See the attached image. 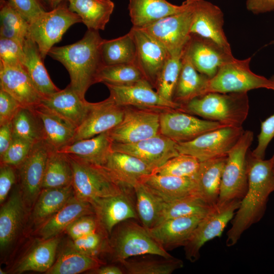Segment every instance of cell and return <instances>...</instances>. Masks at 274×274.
Wrapping results in <instances>:
<instances>
[{
    "label": "cell",
    "instance_id": "b9f144b4",
    "mask_svg": "<svg viewBox=\"0 0 274 274\" xmlns=\"http://www.w3.org/2000/svg\"><path fill=\"white\" fill-rule=\"evenodd\" d=\"M73 178L72 166L68 155L52 150L48 160L42 189L59 188L71 185Z\"/></svg>",
    "mask_w": 274,
    "mask_h": 274
},
{
    "label": "cell",
    "instance_id": "6da1fadb",
    "mask_svg": "<svg viewBox=\"0 0 274 274\" xmlns=\"http://www.w3.org/2000/svg\"><path fill=\"white\" fill-rule=\"evenodd\" d=\"M248 187L246 194L227 231L226 246L235 245L243 232L260 220L264 215L268 197L274 191L272 158L265 160L254 156L249 149L246 158Z\"/></svg>",
    "mask_w": 274,
    "mask_h": 274
},
{
    "label": "cell",
    "instance_id": "5bb4252c",
    "mask_svg": "<svg viewBox=\"0 0 274 274\" xmlns=\"http://www.w3.org/2000/svg\"><path fill=\"white\" fill-rule=\"evenodd\" d=\"M225 126L220 122L201 119L180 110H168L160 114V133L176 143L190 141Z\"/></svg>",
    "mask_w": 274,
    "mask_h": 274
},
{
    "label": "cell",
    "instance_id": "277c9868",
    "mask_svg": "<svg viewBox=\"0 0 274 274\" xmlns=\"http://www.w3.org/2000/svg\"><path fill=\"white\" fill-rule=\"evenodd\" d=\"M69 157L72 166V186L75 196L91 202L102 197L129 193L132 188L118 181L103 166Z\"/></svg>",
    "mask_w": 274,
    "mask_h": 274
},
{
    "label": "cell",
    "instance_id": "3957f363",
    "mask_svg": "<svg viewBox=\"0 0 274 274\" xmlns=\"http://www.w3.org/2000/svg\"><path fill=\"white\" fill-rule=\"evenodd\" d=\"M249 110L247 92H209L181 106V111L227 126L242 127Z\"/></svg>",
    "mask_w": 274,
    "mask_h": 274
},
{
    "label": "cell",
    "instance_id": "11a10c76",
    "mask_svg": "<svg viewBox=\"0 0 274 274\" xmlns=\"http://www.w3.org/2000/svg\"><path fill=\"white\" fill-rule=\"evenodd\" d=\"M22 107L14 97L0 88V125L12 122Z\"/></svg>",
    "mask_w": 274,
    "mask_h": 274
},
{
    "label": "cell",
    "instance_id": "e7e4bbea",
    "mask_svg": "<svg viewBox=\"0 0 274 274\" xmlns=\"http://www.w3.org/2000/svg\"><path fill=\"white\" fill-rule=\"evenodd\" d=\"M0 273L1 274H4V273H6V272L4 271H3V270H2V269L1 268L0 269Z\"/></svg>",
    "mask_w": 274,
    "mask_h": 274
},
{
    "label": "cell",
    "instance_id": "5b68a950",
    "mask_svg": "<svg viewBox=\"0 0 274 274\" xmlns=\"http://www.w3.org/2000/svg\"><path fill=\"white\" fill-rule=\"evenodd\" d=\"M254 138L249 130L244 133L227 154L217 204L242 200L247 193L248 180L246 158Z\"/></svg>",
    "mask_w": 274,
    "mask_h": 274
},
{
    "label": "cell",
    "instance_id": "680465c9",
    "mask_svg": "<svg viewBox=\"0 0 274 274\" xmlns=\"http://www.w3.org/2000/svg\"><path fill=\"white\" fill-rule=\"evenodd\" d=\"M13 139L12 122L0 125V157L8 149Z\"/></svg>",
    "mask_w": 274,
    "mask_h": 274
},
{
    "label": "cell",
    "instance_id": "83f0119b",
    "mask_svg": "<svg viewBox=\"0 0 274 274\" xmlns=\"http://www.w3.org/2000/svg\"><path fill=\"white\" fill-rule=\"evenodd\" d=\"M112 143L108 131L75 141L56 151L84 162L104 166L112 151Z\"/></svg>",
    "mask_w": 274,
    "mask_h": 274
},
{
    "label": "cell",
    "instance_id": "f35d334b",
    "mask_svg": "<svg viewBox=\"0 0 274 274\" xmlns=\"http://www.w3.org/2000/svg\"><path fill=\"white\" fill-rule=\"evenodd\" d=\"M136 195V211L143 226L151 228L158 223L163 199L141 181L133 187Z\"/></svg>",
    "mask_w": 274,
    "mask_h": 274
},
{
    "label": "cell",
    "instance_id": "bcb514c9",
    "mask_svg": "<svg viewBox=\"0 0 274 274\" xmlns=\"http://www.w3.org/2000/svg\"><path fill=\"white\" fill-rule=\"evenodd\" d=\"M146 79L135 63L104 65L99 72L96 83L127 85Z\"/></svg>",
    "mask_w": 274,
    "mask_h": 274
},
{
    "label": "cell",
    "instance_id": "4fadbf2b",
    "mask_svg": "<svg viewBox=\"0 0 274 274\" xmlns=\"http://www.w3.org/2000/svg\"><path fill=\"white\" fill-rule=\"evenodd\" d=\"M110 91V97L118 105L159 111L177 109L181 106L161 96L152 85L143 79L127 85L105 84Z\"/></svg>",
    "mask_w": 274,
    "mask_h": 274
},
{
    "label": "cell",
    "instance_id": "f5cc1de1",
    "mask_svg": "<svg viewBox=\"0 0 274 274\" xmlns=\"http://www.w3.org/2000/svg\"><path fill=\"white\" fill-rule=\"evenodd\" d=\"M102 229L98 220L94 215L83 216L73 223L65 229L72 240L77 239L87 234Z\"/></svg>",
    "mask_w": 274,
    "mask_h": 274
},
{
    "label": "cell",
    "instance_id": "94428289",
    "mask_svg": "<svg viewBox=\"0 0 274 274\" xmlns=\"http://www.w3.org/2000/svg\"><path fill=\"white\" fill-rule=\"evenodd\" d=\"M96 274H122L124 271L119 267L114 265L99 266L92 270Z\"/></svg>",
    "mask_w": 274,
    "mask_h": 274
},
{
    "label": "cell",
    "instance_id": "be15d7a7",
    "mask_svg": "<svg viewBox=\"0 0 274 274\" xmlns=\"http://www.w3.org/2000/svg\"><path fill=\"white\" fill-rule=\"evenodd\" d=\"M271 157L272 158V161H273L272 169H273V174H274V153H273V155H272V156Z\"/></svg>",
    "mask_w": 274,
    "mask_h": 274
},
{
    "label": "cell",
    "instance_id": "7402d4cb",
    "mask_svg": "<svg viewBox=\"0 0 274 274\" xmlns=\"http://www.w3.org/2000/svg\"><path fill=\"white\" fill-rule=\"evenodd\" d=\"M91 203L100 227L108 234L118 224L138 218L129 193L97 198Z\"/></svg>",
    "mask_w": 274,
    "mask_h": 274
},
{
    "label": "cell",
    "instance_id": "52a82bcc",
    "mask_svg": "<svg viewBox=\"0 0 274 274\" xmlns=\"http://www.w3.org/2000/svg\"><path fill=\"white\" fill-rule=\"evenodd\" d=\"M82 22L80 17L62 2L53 10L46 11L29 23L28 38L38 46L44 59L54 45L60 42L68 28Z\"/></svg>",
    "mask_w": 274,
    "mask_h": 274
},
{
    "label": "cell",
    "instance_id": "681fc988",
    "mask_svg": "<svg viewBox=\"0 0 274 274\" xmlns=\"http://www.w3.org/2000/svg\"><path fill=\"white\" fill-rule=\"evenodd\" d=\"M23 43L11 39L0 38V63L23 66Z\"/></svg>",
    "mask_w": 274,
    "mask_h": 274
},
{
    "label": "cell",
    "instance_id": "74e56055",
    "mask_svg": "<svg viewBox=\"0 0 274 274\" xmlns=\"http://www.w3.org/2000/svg\"><path fill=\"white\" fill-rule=\"evenodd\" d=\"M212 207L196 194L170 200H163L157 224L175 218L193 216L204 217Z\"/></svg>",
    "mask_w": 274,
    "mask_h": 274
},
{
    "label": "cell",
    "instance_id": "30bf717a",
    "mask_svg": "<svg viewBox=\"0 0 274 274\" xmlns=\"http://www.w3.org/2000/svg\"><path fill=\"white\" fill-rule=\"evenodd\" d=\"M241 200H233L213 206L200 220L184 247L185 257L191 262L197 261L200 250L205 243L220 236L228 223L232 219L239 207Z\"/></svg>",
    "mask_w": 274,
    "mask_h": 274
},
{
    "label": "cell",
    "instance_id": "7bdbcfd3",
    "mask_svg": "<svg viewBox=\"0 0 274 274\" xmlns=\"http://www.w3.org/2000/svg\"><path fill=\"white\" fill-rule=\"evenodd\" d=\"M0 38L24 43L28 37L29 23L14 8L9 0H1Z\"/></svg>",
    "mask_w": 274,
    "mask_h": 274
},
{
    "label": "cell",
    "instance_id": "9a60e30c",
    "mask_svg": "<svg viewBox=\"0 0 274 274\" xmlns=\"http://www.w3.org/2000/svg\"><path fill=\"white\" fill-rule=\"evenodd\" d=\"M53 149L45 141L34 144L19 169V188L26 205L36 202L41 190L49 156Z\"/></svg>",
    "mask_w": 274,
    "mask_h": 274
},
{
    "label": "cell",
    "instance_id": "d4e9b609",
    "mask_svg": "<svg viewBox=\"0 0 274 274\" xmlns=\"http://www.w3.org/2000/svg\"><path fill=\"white\" fill-rule=\"evenodd\" d=\"M26 204L19 187L13 191L0 210V248L8 249L14 242L22 226Z\"/></svg>",
    "mask_w": 274,
    "mask_h": 274
},
{
    "label": "cell",
    "instance_id": "60d3db41",
    "mask_svg": "<svg viewBox=\"0 0 274 274\" xmlns=\"http://www.w3.org/2000/svg\"><path fill=\"white\" fill-rule=\"evenodd\" d=\"M101 52L105 65L135 63L136 46L130 31L116 39H104Z\"/></svg>",
    "mask_w": 274,
    "mask_h": 274
},
{
    "label": "cell",
    "instance_id": "6f0895ef",
    "mask_svg": "<svg viewBox=\"0 0 274 274\" xmlns=\"http://www.w3.org/2000/svg\"><path fill=\"white\" fill-rule=\"evenodd\" d=\"M16 167L4 163L0 167V202L3 203L7 198L16 180Z\"/></svg>",
    "mask_w": 274,
    "mask_h": 274
},
{
    "label": "cell",
    "instance_id": "e575fe53",
    "mask_svg": "<svg viewBox=\"0 0 274 274\" xmlns=\"http://www.w3.org/2000/svg\"><path fill=\"white\" fill-rule=\"evenodd\" d=\"M69 9L76 13L88 29L104 30L115 5L111 0H68Z\"/></svg>",
    "mask_w": 274,
    "mask_h": 274
},
{
    "label": "cell",
    "instance_id": "db71d44e",
    "mask_svg": "<svg viewBox=\"0 0 274 274\" xmlns=\"http://www.w3.org/2000/svg\"><path fill=\"white\" fill-rule=\"evenodd\" d=\"M274 80V76L271 77ZM274 138V114L261 123V129L257 136L258 144L252 152V154L259 158L264 159L265 151Z\"/></svg>",
    "mask_w": 274,
    "mask_h": 274
},
{
    "label": "cell",
    "instance_id": "836d02e7",
    "mask_svg": "<svg viewBox=\"0 0 274 274\" xmlns=\"http://www.w3.org/2000/svg\"><path fill=\"white\" fill-rule=\"evenodd\" d=\"M23 50L22 66L43 97L59 91L49 77L36 43L28 37L23 43Z\"/></svg>",
    "mask_w": 274,
    "mask_h": 274
},
{
    "label": "cell",
    "instance_id": "ab89813d",
    "mask_svg": "<svg viewBox=\"0 0 274 274\" xmlns=\"http://www.w3.org/2000/svg\"><path fill=\"white\" fill-rule=\"evenodd\" d=\"M96 256L72 248L64 251L46 272L48 274H77L94 269L101 265Z\"/></svg>",
    "mask_w": 274,
    "mask_h": 274
},
{
    "label": "cell",
    "instance_id": "f1b7e54d",
    "mask_svg": "<svg viewBox=\"0 0 274 274\" xmlns=\"http://www.w3.org/2000/svg\"><path fill=\"white\" fill-rule=\"evenodd\" d=\"M227 155L200 162L195 180L197 195L211 207L217 204Z\"/></svg>",
    "mask_w": 274,
    "mask_h": 274
},
{
    "label": "cell",
    "instance_id": "f907efd6",
    "mask_svg": "<svg viewBox=\"0 0 274 274\" xmlns=\"http://www.w3.org/2000/svg\"><path fill=\"white\" fill-rule=\"evenodd\" d=\"M108 234L101 229L73 240L71 248L79 252L96 256L106 246V235Z\"/></svg>",
    "mask_w": 274,
    "mask_h": 274
},
{
    "label": "cell",
    "instance_id": "9c48e42d",
    "mask_svg": "<svg viewBox=\"0 0 274 274\" xmlns=\"http://www.w3.org/2000/svg\"><path fill=\"white\" fill-rule=\"evenodd\" d=\"M242 127L225 126L203 133L188 142L177 143L179 154L191 155L200 162L227 155L239 140Z\"/></svg>",
    "mask_w": 274,
    "mask_h": 274
},
{
    "label": "cell",
    "instance_id": "4316f807",
    "mask_svg": "<svg viewBox=\"0 0 274 274\" xmlns=\"http://www.w3.org/2000/svg\"><path fill=\"white\" fill-rule=\"evenodd\" d=\"M95 214L91 202L78 198L76 196L61 209L44 222L38 230L43 239L55 237L79 218Z\"/></svg>",
    "mask_w": 274,
    "mask_h": 274
},
{
    "label": "cell",
    "instance_id": "d590c367",
    "mask_svg": "<svg viewBox=\"0 0 274 274\" xmlns=\"http://www.w3.org/2000/svg\"><path fill=\"white\" fill-rule=\"evenodd\" d=\"M75 196L72 184L59 188L42 189L32 212L34 223L42 224Z\"/></svg>",
    "mask_w": 274,
    "mask_h": 274
},
{
    "label": "cell",
    "instance_id": "1f68e13d",
    "mask_svg": "<svg viewBox=\"0 0 274 274\" xmlns=\"http://www.w3.org/2000/svg\"><path fill=\"white\" fill-rule=\"evenodd\" d=\"M103 166L118 181L132 188L143 176L152 174L154 170L133 155L114 151Z\"/></svg>",
    "mask_w": 274,
    "mask_h": 274
},
{
    "label": "cell",
    "instance_id": "f546056e",
    "mask_svg": "<svg viewBox=\"0 0 274 274\" xmlns=\"http://www.w3.org/2000/svg\"><path fill=\"white\" fill-rule=\"evenodd\" d=\"M33 109L42 122L44 141L53 150H58L72 143L75 126L42 104Z\"/></svg>",
    "mask_w": 274,
    "mask_h": 274
},
{
    "label": "cell",
    "instance_id": "f6af8a7d",
    "mask_svg": "<svg viewBox=\"0 0 274 274\" xmlns=\"http://www.w3.org/2000/svg\"><path fill=\"white\" fill-rule=\"evenodd\" d=\"M120 263L128 274H170L184 265L182 260L174 257L162 259H126Z\"/></svg>",
    "mask_w": 274,
    "mask_h": 274
},
{
    "label": "cell",
    "instance_id": "6125c7cd",
    "mask_svg": "<svg viewBox=\"0 0 274 274\" xmlns=\"http://www.w3.org/2000/svg\"><path fill=\"white\" fill-rule=\"evenodd\" d=\"M64 1H68V0H41L46 11L54 9Z\"/></svg>",
    "mask_w": 274,
    "mask_h": 274
},
{
    "label": "cell",
    "instance_id": "8992f818",
    "mask_svg": "<svg viewBox=\"0 0 274 274\" xmlns=\"http://www.w3.org/2000/svg\"><path fill=\"white\" fill-rule=\"evenodd\" d=\"M250 60V57L244 60L234 58L221 65L210 78L207 93L248 92L258 88L274 90V80L252 72L249 67Z\"/></svg>",
    "mask_w": 274,
    "mask_h": 274
},
{
    "label": "cell",
    "instance_id": "d6a6232c",
    "mask_svg": "<svg viewBox=\"0 0 274 274\" xmlns=\"http://www.w3.org/2000/svg\"><path fill=\"white\" fill-rule=\"evenodd\" d=\"M163 200H170L191 195H197L194 179L151 174L140 180Z\"/></svg>",
    "mask_w": 274,
    "mask_h": 274
},
{
    "label": "cell",
    "instance_id": "484cf974",
    "mask_svg": "<svg viewBox=\"0 0 274 274\" xmlns=\"http://www.w3.org/2000/svg\"><path fill=\"white\" fill-rule=\"evenodd\" d=\"M186 0L181 5L166 0H129L128 9L132 27L143 28L166 16L186 9Z\"/></svg>",
    "mask_w": 274,
    "mask_h": 274
},
{
    "label": "cell",
    "instance_id": "e0dca14e",
    "mask_svg": "<svg viewBox=\"0 0 274 274\" xmlns=\"http://www.w3.org/2000/svg\"><path fill=\"white\" fill-rule=\"evenodd\" d=\"M183 50L196 70L210 78L215 75L221 65L235 58L231 51L215 42L192 34Z\"/></svg>",
    "mask_w": 274,
    "mask_h": 274
},
{
    "label": "cell",
    "instance_id": "ffe728a7",
    "mask_svg": "<svg viewBox=\"0 0 274 274\" xmlns=\"http://www.w3.org/2000/svg\"><path fill=\"white\" fill-rule=\"evenodd\" d=\"M192 12L190 34L211 40L231 51L223 30V13L206 0H190Z\"/></svg>",
    "mask_w": 274,
    "mask_h": 274
},
{
    "label": "cell",
    "instance_id": "9f6ffc18",
    "mask_svg": "<svg viewBox=\"0 0 274 274\" xmlns=\"http://www.w3.org/2000/svg\"><path fill=\"white\" fill-rule=\"evenodd\" d=\"M14 8L29 22L46 11L41 0H9Z\"/></svg>",
    "mask_w": 274,
    "mask_h": 274
},
{
    "label": "cell",
    "instance_id": "ba28073f",
    "mask_svg": "<svg viewBox=\"0 0 274 274\" xmlns=\"http://www.w3.org/2000/svg\"><path fill=\"white\" fill-rule=\"evenodd\" d=\"M111 251L116 261L121 262L133 256L153 255L169 258L173 256L160 245L143 226L125 222L115 233Z\"/></svg>",
    "mask_w": 274,
    "mask_h": 274
},
{
    "label": "cell",
    "instance_id": "7a4b0ae2",
    "mask_svg": "<svg viewBox=\"0 0 274 274\" xmlns=\"http://www.w3.org/2000/svg\"><path fill=\"white\" fill-rule=\"evenodd\" d=\"M103 40L98 30L88 29L79 41L53 47L48 53L64 65L70 75L69 85L83 98L105 65L101 52Z\"/></svg>",
    "mask_w": 274,
    "mask_h": 274
},
{
    "label": "cell",
    "instance_id": "2e32d148",
    "mask_svg": "<svg viewBox=\"0 0 274 274\" xmlns=\"http://www.w3.org/2000/svg\"><path fill=\"white\" fill-rule=\"evenodd\" d=\"M136 46L135 64L145 79L155 88L161 71L170 54L156 39L142 28L130 30Z\"/></svg>",
    "mask_w": 274,
    "mask_h": 274
},
{
    "label": "cell",
    "instance_id": "44dd1931",
    "mask_svg": "<svg viewBox=\"0 0 274 274\" xmlns=\"http://www.w3.org/2000/svg\"><path fill=\"white\" fill-rule=\"evenodd\" d=\"M0 88L14 97L24 107L33 109L43 98L23 66L0 63Z\"/></svg>",
    "mask_w": 274,
    "mask_h": 274
},
{
    "label": "cell",
    "instance_id": "91938a15",
    "mask_svg": "<svg viewBox=\"0 0 274 274\" xmlns=\"http://www.w3.org/2000/svg\"><path fill=\"white\" fill-rule=\"evenodd\" d=\"M246 6L254 14L268 12L274 10V0H247Z\"/></svg>",
    "mask_w": 274,
    "mask_h": 274
},
{
    "label": "cell",
    "instance_id": "7c38bea8",
    "mask_svg": "<svg viewBox=\"0 0 274 274\" xmlns=\"http://www.w3.org/2000/svg\"><path fill=\"white\" fill-rule=\"evenodd\" d=\"M181 12L164 17L142 28L159 41L170 55L182 54L190 37L192 12L190 0Z\"/></svg>",
    "mask_w": 274,
    "mask_h": 274
},
{
    "label": "cell",
    "instance_id": "603a6c76",
    "mask_svg": "<svg viewBox=\"0 0 274 274\" xmlns=\"http://www.w3.org/2000/svg\"><path fill=\"white\" fill-rule=\"evenodd\" d=\"M204 217L193 216L169 219L146 229L150 235L166 250L184 247Z\"/></svg>",
    "mask_w": 274,
    "mask_h": 274
},
{
    "label": "cell",
    "instance_id": "ac0fdd59",
    "mask_svg": "<svg viewBox=\"0 0 274 274\" xmlns=\"http://www.w3.org/2000/svg\"><path fill=\"white\" fill-rule=\"evenodd\" d=\"M124 114V107L117 105L110 96L99 102H91L85 119L76 128L72 143L109 131L121 122Z\"/></svg>",
    "mask_w": 274,
    "mask_h": 274
},
{
    "label": "cell",
    "instance_id": "ee69618b",
    "mask_svg": "<svg viewBox=\"0 0 274 274\" xmlns=\"http://www.w3.org/2000/svg\"><path fill=\"white\" fill-rule=\"evenodd\" d=\"M13 136L33 144L44 141L41 120L33 109L22 107L12 121Z\"/></svg>",
    "mask_w": 274,
    "mask_h": 274
},
{
    "label": "cell",
    "instance_id": "816d5d0a",
    "mask_svg": "<svg viewBox=\"0 0 274 274\" xmlns=\"http://www.w3.org/2000/svg\"><path fill=\"white\" fill-rule=\"evenodd\" d=\"M34 144L13 136L12 142L5 154L0 157L1 163L17 168L29 154Z\"/></svg>",
    "mask_w": 274,
    "mask_h": 274
},
{
    "label": "cell",
    "instance_id": "4dcf8cb0",
    "mask_svg": "<svg viewBox=\"0 0 274 274\" xmlns=\"http://www.w3.org/2000/svg\"><path fill=\"white\" fill-rule=\"evenodd\" d=\"M181 61V68L173 100L182 106L207 93L210 78L196 70L184 50Z\"/></svg>",
    "mask_w": 274,
    "mask_h": 274
},
{
    "label": "cell",
    "instance_id": "7dc6e473",
    "mask_svg": "<svg viewBox=\"0 0 274 274\" xmlns=\"http://www.w3.org/2000/svg\"><path fill=\"white\" fill-rule=\"evenodd\" d=\"M183 53L169 56L161 71L155 86L157 92L170 101H174L173 95L181 68Z\"/></svg>",
    "mask_w": 274,
    "mask_h": 274
},
{
    "label": "cell",
    "instance_id": "d6986e66",
    "mask_svg": "<svg viewBox=\"0 0 274 274\" xmlns=\"http://www.w3.org/2000/svg\"><path fill=\"white\" fill-rule=\"evenodd\" d=\"M177 143L160 133L135 143L113 142L112 150L133 155L154 169L179 154Z\"/></svg>",
    "mask_w": 274,
    "mask_h": 274
},
{
    "label": "cell",
    "instance_id": "c3c4849f",
    "mask_svg": "<svg viewBox=\"0 0 274 274\" xmlns=\"http://www.w3.org/2000/svg\"><path fill=\"white\" fill-rule=\"evenodd\" d=\"M200 161L195 157L179 154L155 168L152 174L194 179L197 174Z\"/></svg>",
    "mask_w": 274,
    "mask_h": 274
},
{
    "label": "cell",
    "instance_id": "8d00e7d4",
    "mask_svg": "<svg viewBox=\"0 0 274 274\" xmlns=\"http://www.w3.org/2000/svg\"><path fill=\"white\" fill-rule=\"evenodd\" d=\"M59 242V239L54 237L39 243L20 260L15 271L18 273L28 271L46 272L54 263Z\"/></svg>",
    "mask_w": 274,
    "mask_h": 274
},
{
    "label": "cell",
    "instance_id": "cb8c5ba5",
    "mask_svg": "<svg viewBox=\"0 0 274 274\" xmlns=\"http://www.w3.org/2000/svg\"><path fill=\"white\" fill-rule=\"evenodd\" d=\"M41 104L62 117L77 128L85 119L91 102L82 98L68 85L64 89L43 98Z\"/></svg>",
    "mask_w": 274,
    "mask_h": 274
},
{
    "label": "cell",
    "instance_id": "8fae6325",
    "mask_svg": "<svg viewBox=\"0 0 274 274\" xmlns=\"http://www.w3.org/2000/svg\"><path fill=\"white\" fill-rule=\"evenodd\" d=\"M161 111L124 107V117L117 126L108 131L113 142L133 143L160 133Z\"/></svg>",
    "mask_w": 274,
    "mask_h": 274
}]
</instances>
